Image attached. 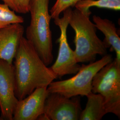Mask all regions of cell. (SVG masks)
Masks as SVG:
<instances>
[{"label": "cell", "instance_id": "cell-1", "mask_svg": "<svg viewBox=\"0 0 120 120\" xmlns=\"http://www.w3.org/2000/svg\"><path fill=\"white\" fill-rule=\"evenodd\" d=\"M15 95L22 100L38 88L47 87L57 79L26 38L21 39L14 58Z\"/></svg>", "mask_w": 120, "mask_h": 120}, {"label": "cell", "instance_id": "cell-2", "mask_svg": "<svg viewBox=\"0 0 120 120\" xmlns=\"http://www.w3.org/2000/svg\"><path fill=\"white\" fill-rule=\"evenodd\" d=\"M49 0H31V21L26 30V38L47 66L51 64L53 60L50 27L52 17L49 10Z\"/></svg>", "mask_w": 120, "mask_h": 120}, {"label": "cell", "instance_id": "cell-3", "mask_svg": "<svg viewBox=\"0 0 120 120\" xmlns=\"http://www.w3.org/2000/svg\"><path fill=\"white\" fill-rule=\"evenodd\" d=\"M91 11L85 13L76 9L72 10L69 25L75 33L74 50L77 63L95 61L97 55L107 54L103 41L96 34L97 28L90 20Z\"/></svg>", "mask_w": 120, "mask_h": 120}, {"label": "cell", "instance_id": "cell-4", "mask_svg": "<svg viewBox=\"0 0 120 120\" xmlns=\"http://www.w3.org/2000/svg\"><path fill=\"white\" fill-rule=\"evenodd\" d=\"M113 60L112 55L106 54L100 60L82 64L76 75L67 80L52 82L47 87L49 93H56L64 97L86 96L92 92V83L95 75Z\"/></svg>", "mask_w": 120, "mask_h": 120}, {"label": "cell", "instance_id": "cell-5", "mask_svg": "<svg viewBox=\"0 0 120 120\" xmlns=\"http://www.w3.org/2000/svg\"><path fill=\"white\" fill-rule=\"evenodd\" d=\"M92 92L102 97L107 113L120 118V64L116 59L101 69L95 75Z\"/></svg>", "mask_w": 120, "mask_h": 120}, {"label": "cell", "instance_id": "cell-6", "mask_svg": "<svg viewBox=\"0 0 120 120\" xmlns=\"http://www.w3.org/2000/svg\"><path fill=\"white\" fill-rule=\"evenodd\" d=\"M72 11V8H69L63 11L62 17L54 19V23L60 29V34L57 40L59 45L58 56L50 68L58 78L68 74H76L81 67L77 62L74 50L70 47L67 40V30Z\"/></svg>", "mask_w": 120, "mask_h": 120}, {"label": "cell", "instance_id": "cell-7", "mask_svg": "<svg viewBox=\"0 0 120 120\" xmlns=\"http://www.w3.org/2000/svg\"><path fill=\"white\" fill-rule=\"evenodd\" d=\"M82 110L79 96L68 98L56 93L49 94L44 107L49 120H80Z\"/></svg>", "mask_w": 120, "mask_h": 120}, {"label": "cell", "instance_id": "cell-8", "mask_svg": "<svg viewBox=\"0 0 120 120\" xmlns=\"http://www.w3.org/2000/svg\"><path fill=\"white\" fill-rule=\"evenodd\" d=\"M14 91L13 63L0 60V120H13V111L18 101Z\"/></svg>", "mask_w": 120, "mask_h": 120}, {"label": "cell", "instance_id": "cell-9", "mask_svg": "<svg viewBox=\"0 0 120 120\" xmlns=\"http://www.w3.org/2000/svg\"><path fill=\"white\" fill-rule=\"evenodd\" d=\"M47 87L37 88L24 98L18 100L13 113V120H36L44 113Z\"/></svg>", "mask_w": 120, "mask_h": 120}, {"label": "cell", "instance_id": "cell-10", "mask_svg": "<svg viewBox=\"0 0 120 120\" xmlns=\"http://www.w3.org/2000/svg\"><path fill=\"white\" fill-rule=\"evenodd\" d=\"M24 31L20 23L10 24L0 30V60L13 63Z\"/></svg>", "mask_w": 120, "mask_h": 120}, {"label": "cell", "instance_id": "cell-11", "mask_svg": "<svg viewBox=\"0 0 120 120\" xmlns=\"http://www.w3.org/2000/svg\"><path fill=\"white\" fill-rule=\"evenodd\" d=\"M93 21L97 29L101 31L105 36L103 43L106 49L110 48V51L115 52L117 62L120 64V38L117 33L116 26L107 19L94 15Z\"/></svg>", "mask_w": 120, "mask_h": 120}, {"label": "cell", "instance_id": "cell-12", "mask_svg": "<svg viewBox=\"0 0 120 120\" xmlns=\"http://www.w3.org/2000/svg\"><path fill=\"white\" fill-rule=\"evenodd\" d=\"M87 102L85 109L82 110L80 120H100L107 112L104 105L101 95L92 92L86 95Z\"/></svg>", "mask_w": 120, "mask_h": 120}, {"label": "cell", "instance_id": "cell-13", "mask_svg": "<svg viewBox=\"0 0 120 120\" xmlns=\"http://www.w3.org/2000/svg\"><path fill=\"white\" fill-rule=\"evenodd\" d=\"M74 7L85 13L90 11V8L93 7L118 11L120 10V0H81Z\"/></svg>", "mask_w": 120, "mask_h": 120}, {"label": "cell", "instance_id": "cell-14", "mask_svg": "<svg viewBox=\"0 0 120 120\" xmlns=\"http://www.w3.org/2000/svg\"><path fill=\"white\" fill-rule=\"evenodd\" d=\"M24 22L23 17L17 15L4 3H0V30L10 24H22Z\"/></svg>", "mask_w": 120, "mask_h": 120}, {"label": "cell", "instance_id": "cell-15", "mask_svg": "<svg viewBox=\"0 0 120 120\" xmlns=\"http://www.w3.org/2000/svg\"><path fill=\"white\" fill-rule=\"evenodd\" d=\"M13 11L21 14L30 12L31 0H1Z\"/></svg>", "mask_w": 120, "mask_h": 120}, {"label": "cell", "instance_id": "cell-16", "mask_svg": "<svg viewBox=\"0 0 120 120\" xmlns=\"http://www.w3.org/2000/svg\"><path fill=\"white\" fill-rule=\"evenodd\" d=\"M81 0H56L50 10L52 18L54 19L59 17L60 13L69 8L75 6Z\"/></svg>", "mask_w": 120, "mask_h": 120}, {"label": "cell", "instance_id": "cell-17", "mask_svg": "<svg viewBox=\"0 0 120 120\" xmlns=\"http://www.w3.org/2000/svg\"><path fill=\"white\" fill-rule=\"evenodd\" d=\"M38 120H49V118H48L47 115L44 113H43L42 114H41V115H40L37 118Z\"/></svg>", "mask_w": 120, "mask_h": 120}]
</instances>
